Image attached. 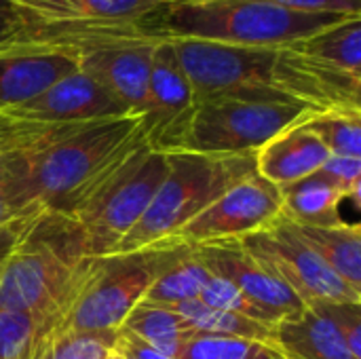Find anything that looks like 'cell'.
<instances>
[{
	"mask_svg": "<svg viewBox=\"0 0 361 359\" xmlns=\"http://www.w3.org/2000/svg\"><path fill=\"white\" fill-rule=\"evenodd\" d=\"M279 214L281 190L258 174H252L184 224L176 239L190 248L235 241L269 226Z\"/></svg>",
	"mask_w": 361,
	"mask_h": 359,
	"instance_id": "30bf717a",
	"label": "cell"
},
{
	"mask_svg": "<svg viewBox=\"0 0 361 359\" xmlns=\"http://www.w3.org/2000/svg\"><path fill=\"white\" fill-rule=\"evenodd\" d=\"M34 161L23 157H0V233L42 209L32 186Z\"/></svg>",
	"mask_w": 361,
	"mask_h": 359,
	"instance_id": "603a6c76",
	"label": "cell"
},
{
	"mask_svg": "<svg viewBox=\"0 0 361 359\" xmlns=\"http://www.w3.org/2000/svg\"><path fill=\"white\" fill-rule=\"evenodd\" d=\"M195 254L212 275H220L235 284L241 294L277 320L296 315L307 307L283 281H279L264 264H260L239 239L197 245Z\"/></svg>",
	"mask_w": 361,
	"mask_h": 359,
	"instance_id": "4fadbf2b",
	"label": "cell"
},
{
	"mask_svg": "<svg viewBox=\"0 0 361 359\" xmlns=\"http://www.w3.org/2000/svg\"><path fill=\"white\" fill-rule=\"evenodd\" d=\"M256 174L254 154L167 152V174L131 233L112 254L135 252L167 239L243 178Z\"/></svg>",
	"mask_w": 361,
	"mask_h": 359,
	"instance_id": "5b68a950",
	"label": "cell"
},
{
	"mask_svg": "<svg viewBox=\"0 0 361 359\" xmlns=\"http://www.w3.org/2000/svg\"><path fill=\"white\" fill-rule=\"evenodd\" d=\"M49 343V330L38 317L0 309V359H40Z\"/></svg>",
	"mask_w": 361,
	"mask_h": 359,
	"instance_id": "d4e9b609",
	"label": "cell"
},
{
	"mask_svg": "<svg viewBox=\"0 0 361 359\" xmlns=\"http://www.w3.org/2000/svg\"><path fill=\"white\" fill-rule=\"evenodd\" d=\"M275 349L283 359H360L351 353L330 317L315 305L275 324Z\"/></svg>",
	"mask_w": 361,
	"mask_h": 359,
	"instance_id": "e0dca14e",
	"label": "cell"
},
{
	"mask_svg": "<svg viewBox=\"0 0 361 359\" xmlns=\"http://www.w3.org/2000/svg\"><path fill=\"white\" fill-rule=\"evenodd\" d=\"M173 309L188 326H192L197 334L233 336L275 347V324H262L231 311H216L205 307L199 298L178 303Z\"/></svg>",
	"mask_w": 361,
	"mask_h": 359,
	"instance_id": "7402d4cb",
	"label": "cell"
},
{
	"mask_svg": "<svg viewBox=\"0 0 361 359\" xmlns=\"http://www.w3.org/2000/svg\"><path fill=\"white\" fill-rule=\"evenodd\" d=\"M309 112L313 110L235 97L197 102L171 150L201 154H256L269 140L305 118Z\"/></svg>",
	"mask_w": 361,
	"mask_h": 359,
	"instance_id": "ba28073f",
	"label": "cell"
},
{
	"mask_svg": "<svg viewBox=\"0 0 361 359\" xmlns=\"http://www.w3.org/2000/svg\"><path fill=\"white\" fill-rule=\"evenodd\" d=\"M167 174V152L148 144L129 157L70 218L78 224L87 256H110L140 222Z\"/></svg>",
	"mask_w": 361,
	"mask_h": 359,
	"instance_id": "52a82bcc",
	"label": "cell"
},
{
	"mask_svg": "<svg viewBox=\"0 0 361 359\" xmlns=\"http://www.w3.org/2000/svg\"><path fill=\"white\" fill-rule=\"evenodd\" d=\"M192 248L167 239L135 252L97 256L93 271L59 324L61 332H114L137 307L150 286Z\"/></svg>",
	"mask_w": 361,
	"mask_h": 359,
	"instance_id": "8992f818",
	"label": "cell"
},
{
	"mask_svg": "<svg viewBox=\"0 0 361 359\" xmlns=\"http://www.w3.org/2000/svg\"><path fill=\"white\" fill-rule=\"evenodd\" d=\"M317 174L324 176L328 182H332L347 199H353V203H360L361 157L330 154Z\"/></svg>",
	"mask_w": 361,
	"mask_h": 359,
	"instance_id": "f546056e",
	"label": "cell"
},
{
	"mask_svg": "<svg viewBox=\"0 0 361 359\" xmlns=\"http://www.w3.org/2000/svg\"><path fill=\"white\" fill-rule=\"evenodd\" d=\"M256 174L277 188H286L322 169L330 157L322 140L302 123L277 133L256 154Z\"/></svg>",
	"mask_w": 361,
	"mask_h": 359,
	"instance_id": "2e32d148",
	"label": "cell"
},
{
	"mask_svg": "<svg viewBox=\"0 0 361 359\" xmlns=\"http://www.w3.org/2000/svg\"><path fill=\"white\" fill-rule=\"evenodd\" d=\"M2 114L36 123H93L127 116L131 112L99 83L76 70L53 83L34 99L4 110Z\"/></svg>",
	"mask_w": 361,
	"mask_h": 359,
	"instance_id": "5bb4252c",
	"label": "cell"
},
{
	"mask_svg": "<svg viewBox=\"0 0 361 359\" xmlns=\"http://www.w3.org/2000/svg\"><path fill=\"white\" fill-rule=\"evenodd\" d=\"M142 116L93 121L34 159L32 186L42 209L70 216L142 146Z\"/></svg>",
	"mask_w": 361,
	"mask_h": 359,
	"instance_id": "3957f363",
	"label": "cell"
},
{
	"mask_svg": "<svg viewBox=\"0 0 361 359\" xmlns=\"http://www.w3.org/2000/svg\"><path fill=\"white\" fill-rule=\"evenodd\" d=\"M192 108V87L178 61L171 42L163 38L152 55L148 89L142 108V127L148 146L161 152L171 150Z\"/></svg>",
	"mask_w": 361,
	"mask_h": 359,
	"instance_id": "8fae6325",
	"label": "cell"
},
{
	"mask_svg": "<svg viewBox=\"0 0 361 359\" xmlns=\"http://www.w3.org/2000/svg\"><path fill=\"white\" fill-rule=\"evenodd\" d=\"M192 87L195 104L216 97L273 102L322 110H361V76L290 47H235L167 38Z\"/></svg>",
	"mask_w": 361,
	"mask_h": 359,
	"instance_id": "6da1fadb",
	"label": "cell"
},
{
	"mask_svg": "<svg viewBox=\"0 0 361 359\" xmlns=\"http://www.w3.org/2000/svg\"><path fill=\"white\" fill-rule=\"evenodd\" d=\"M347 17L290 11L271 0H173L154 17L161 38H195L235 47H290Z\"/></svg>",
	"mask_w": 361,
	"mask_h": 359,
	"instance_id": "277c9868",
	"label": "cell"
},
{
	"mask_svg": "<svg viewBox=\"0 0 361 359\" xmlns=\"http://www.w3.org/2000/svg\"><path fill=\"white\" fill-rule=\"evenodd\" d=\"M315 307L330 317L347 341L351 353L361 359V303H317Z\"/></svg>",
	"mask_w": 361,
	"mask_h": 359,
	"instance_id": "4dcf8cb0",
	"label": "cell"
},
{
	"mask_svg": "<svg viewBox=\"0 0 361 359\" xmlns=\"http://www.w3.org/2000/svg\"><path fill=\"white\" fill-rule=\"evenodd\" d=\"M27 23L123 25L150 21L173 0H11Z\"/></svg>",
	"mask_w": 361,
	"mask_h": 359,
	"instance_id": "9a60e30c",
	"label": "cell"
},
{
	"mask_svg": "<svg viewBox=\"0 0 361 359\" xmlns=\"http://www.w3.org/2000/svg\"><path fill=\"white\" fill-rule=\"evenodd\" d=\"M8 237L0 248V309L38 317L53 339L97 256H87L78 224L53 209H38Z\"/></svg>",
	"mask_w": 361,
	"mask_h": 359,
	"instance_id": "7a4b0ae2",
	"label": "cell"
},
{
	"mask_svg": "<svg viewBox=\"0 0 361 359\" xmlns=\"http://www.w3.org/2000/svg\"><path fill=\"white\" fill-rule=\"evenodd\" d=\"M108 359H121V358H118V353H116V349H114V351H112V353L108 355Z\"/></svg>",
	"mask_w": 361,
	"mask_h": 359,
	"instance_id": "d590c367",
	"label": "cell"
},
{
	"mask_svg": "<svg viewBox=\"0 0 361 359\" xmlns=\"http://www.w3.org/2000/svg\"><path fill=\"white\" fill-rule=\"evenodd\" d=\"M271 2L309 15L361 17V0H271Z\"/></svg>",
	"mask_w": 361,
	"mask_h": 359,
	"instance_id": "1f68e13d",
	"label": "cell"
},
{
	"mask_svg": "<svg viewBox=\"0 0 361 359\" xmlns=\"http://www.w3.org/2000/svg\"><path fill=\"white\" fill-rule=\"evenodd\" d=\"M296 47L324 66L361 76V17H347Z\"/></svg>",
	"mask_w": 361,
	"mask_h": 359,
	"instance_id": "44dd1931",
	"label": "cell"
},
{
	"mask_svg": "<svg viewBox=\"0 0 361 359\" xmlns=\"http://www.w3.org/2000/svg\"><path fill=\"white\" fill-rule=\"evenodd\" d=\"M118 332H61L51 339L47 359H108Z\"/></svg>",
	"mask_w": 361,
	"mask_h": 359,
	"instance_id": "83f0119b",
	"label": "cell"
},
{
	"mask_svg": "<svg viewBox=\"0 0 361 359\" xmlns=\"http://www.w3.org/2000/svg\"><path fill=\"white\" fill-rule=\"evenodd\" d=\"M302 123L322 140L330 154L361 157V110L309 112Z\"/></svg>",
	"mask_w": 361,
	"mask_h": 359,
	"instance_id": "484cf974",
	"label": "cell"
},
{
	"mask_svg": "<svg viewBox=\"0 0 361 359\" xmlns=\"http://www.w3.org/2000/svg\"><path fill=\"white\" fill-rule=\"evenodd\" d=\"M292 226L341 279L361 292V229L357 222L334 226H305L292 222Z\"/></svg>",
	"mask_w": 361,
	"mask_h": 359,
	"instance_id": "ffe728a7",
	"label": "cell"
},
{
	"mask_svg": "<svg viewBox=\"0 0 361 359\" xmlns=\"http://www.w3.org/2000/svg\"><path fill=\"white\" fill-rule=\"evenodd\" d=\"M118 330L173 359L180 358L186 343L197 334L192 326H188L178 315L173 307L144 300L133 307V311L125 317Z\"/></svg>",
	"mask_w": 361,
	"mask_h": 359,
	"instance_id": "d6986e66",
	"label": "cell"
},
{
	"mask_svg": "<svg viewBox=\"0 0 361 359\" xmlns=\"http://www.w3.org/2000/svg\"><path fill=\"white\" fill-rule=\"evenodd\" d=\"M78 70L76 57L61 44L21 38L0 47V112L21 106L53 83Z\"/></svg>",
	"mask_w": 361,
	"mask_h": 359,
	"instance_id": "7c38bea8",
	"label": "cell"
},
{
	"mask_svg": "<svg viewBox=\"0 0 361 359\" xmlns=\"http://www.w3.org/2000/svg\"><path fill=\"white\" fill-rule=\"evenodd\" d=\"M116 332H118V330H116ZM116 353H118V358L121 359H135L127 349H123V347L118 345V341H116Z\"/></svg>",
	"mask_w": 361,
	"mask_h": 359,
	"instance_id": "e575fe53",
	"label": "cell"
},
{
	"mask_svg": "<svg viewBox=\"0 0 361 359\" xmlns=\"http://www.w3.org/2000/svg\"><path fill=\"white\" fill-rule=\"evenodd\" d=\"M199 300L209 309L239 313V315H245V317L262 322V324H277L279 322L275 315H271L269 311H264L262 307L252 303L245 294H241L235 284H231L228 279H224L220 275L209 277V281L205 284Z\"/></svg>",
	"mask_w": 361,
	"mask_h": 359,
	"instance_id": "f1b7e54d",
	"label": "cell"
},
{
	"mask_svg": "<svg viewBox=\"0 0 361 359\" xmlns=\"http://www.w3.org/2000/svg\"><path fill=\"white\" fill-rule=\"evenodd\" d=\"M212 273L209 269L199 260L195 254V248L178 260L173 267H169L146 292L144 303H154V305H165V307H176L178 303L199 298L205 284L209 281Z\"/></svg>",
	"mask_w": 361,
	"mask_h": 359,
	"instance_id": "cb8c5ba5",
	"label": "cell"
},
{
	"mask_svg": "<svg viewBox=\"0 0 361 359\" xmlns=\"http://www.w3.org/2000/svg\"><path fill=\"white\" fill-rule=\"evenodd\" d=\"M239 241L305 305L361 303L360 290L341 279L281 214L269 226L254 231Z\"/></svg>",
	"mask_w": 361,
	"mask_h": 359,
	"instance_id": "9c48e42d",
	"label": "cell"
},
{
	"mask_svg": "<svg viewBox=\"0 0 361 359\" xmlns=\"http://www.w3.org/2000/svg\"><path fill=\"white\" fill-rule=\"evenodd\" d=\"M178 359H283V355L275 347L256 341L195 334Z\"/></svg>",
	"mask_w": 361,
	"mask_h": 359,
	"instance_id": "4316f807",
	"label": "cell"
},
{
	"mask_svg": "<svg viewBox=\"0 0 361 359\" xmlns=\"http://www.w3.org/2000/svg\"><path fill=\"white\" fill-rule=\"evenodd\" d=\"M118 345L123 349H127L135 359H173L165 355V353H161V351H157V349H150L148 345L135 341L133 336H129V334H125L121 330H118Z\"/></svg>",
	"mask_w": 361,
	"mask_h": 359,
	"instance_id": "836d02e7",
	"label": "cell"
},
{
	"mask_svg": "<svg viewBox=\"0 0 361 359\" xmlns=\"http://www.w3.org/2000/svg\"><path fill=\"white\" fill-rule=\"evenodd\" d=\"M25 17L11 0H0V47L25 38Z\"/></svg>",
	"mask_w": 361,
	"mask_h": 359,
	"instance_id": "d6a6232c",
	"label": "cell"
},
{
	"mask_svg": "<svg viewBox=\"0 0 361 359\" xmlns=\"http://www.w3.org/2000/svg\"><path fill=\"white\" fill-rule=\"evenodd\" d=\"M281 190V216L294 224L305 226H334L343 224L341 205L347 197L324 176L313 174Z\"/></svg>",
	"mask_w": 361,
	"mask_h": 359,
	"instance_id": "ac0fdd59",
	"label": "cell"
}]
</instances>
